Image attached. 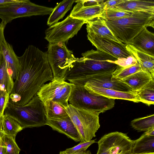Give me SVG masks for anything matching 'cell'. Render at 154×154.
I'll return each instance as SVG.
<instances>
[{"instance_id": "cell-1", "label": "cell", "mask_w": 154, "mask_h": 154, "mask_svg": "<svg viewBox=\"0 0 154 154\" xmlns=\"http://www.w3.org/2000/svg\"><path fill=\"white\" fill-rule=\"evenodd\" d=\"M18 58L20 68L9 94V102L23 106L31 100L45 83L52 81L53 76L47 52L30 45Z\"/></svg>"}, {"instance_id": "cell-2", "label": "cell", "mask_w": 154, "mask_h": 154, "mask_svg": "<svg viewBox=\"0 0 154 154\" xmlns=\"http://www.w3.org/2000/svg\"><path fill=\"white\" fill-rule=\"evenodd\" d=\"M82 55V57L76 58L68 69L64 81L84 86L91 79L112 77L118 66L113 62L117 59L100 51L92 49Z\"/></svg>"}, {"instance_id": "cell-3", "label": "cell", "mask_w": 154, "mask_h": 154, "mask_svg": "<svg viewBox=\"0 0 154 154\" xmlns=\"http://www.w3.org/2000/svg\"><path fill=\"white\" fill-rule=\"evenodd\" d=\"M107 27L122 43L131 44L134 38L148 27L154 28V11H135L131 17L105 20Z\"/></svg>"}, {"instance_id": "cell-4", "label": "cell", "mask_w": 154, "mask_h": 154, "mask_svg": "<svg viewBox=\"0 0 154 154\" xmlns=\"http://www.w3.org/2000/svg\"><path fill=\"white\" fill-rule=\"evenodd\" d=\"M4 115L16 121L23 129L46 125L45 106L37 94L23 106L15 105L9 102Z\"/></svg>"}, {"instance_id": "cell-5", "label": "cell", "mask_w": 154, "mask_h": 154, "mask_svg": "<svg viewBox=\"0 0 154 154\" xmlns=\"http://www.w3.org/2000/svg\"><path fill=\"white\" fill-rule=\"evenodd\" d=\"M66 110L79 133L80 142L90 141L96 137L95 134L100 126V113L69 104Z\"/></svg>"}, {"instance_id": "cell-6", "label": "cell", "mask_w": 154, "mask_h": 154, "mask_svg": "<svg viewBox=\"0 0 154 154\" xmlns=\"http://www.w3.org/2000/svg\"><path fill=\"white\" fill-rule=\"evenodd\" d=\"M68 103L74 106L100 113L112 108L115 103V99L92 94L86 90L84 86L75 84Z\"/></svg>"}, {"instance_id": "cell-7", "label": "cell", "mask_w": 154, "mask_h": 154, "mask_svg": "<svg viewBox=\"0 0 154 154\" xmlns=\"http://www.w3.org/2000/svg\"><path fill=\"white\" fill-rule=\"evenodd\" d=\"M53 9L36 4L29 0H16L0 5V18L6 25L18 18L50 14Z\"/></svg>"}, {"instance_id": "cell-8", "label": "cell", "mask_w": 154, "mask_h": 154, "mask_svg": "<svg viewBox=\"0 0 154 154\" xmlns=\"http://www.w3.org/2000/svg\"><path fill=\"white\" fill-rule=\"evenodd\" d=\"M47 52L48 61L54 80H64L67 71L76 59L65 43H49Z\"/></svg>"}, {"instance_id": "cell-9", "label": "cell", "mask_w": 154, "mask_h": 154, "mask_svg": "<svg viewBox=\"0 0 154 154\" xmlns=\"http://www.w3.org/2000/svg\"><path fill=\"white\" fill-rule=\"evenodd\" d=\"M86 21L68 15L64 20L50 26L45 32V38L49 43H65L76 35Z\"/></svg>"}, {"instance_id": "cell-10", "label": "cell", "mask_w": 154, "mask_h": 154, "mask_svg": "<svg viewBox=\"0 0 154 154\" xmlns=\"http://www.w3.org/2000/svg\"><path fill=\"white\" fill-rule=\"evenodd\" d=\"M97 143L96 154H129L131 153L134 140L126 134L115 131L104 135Z\"/></svg>"}, {"instance_id": "cell-11", "label": "cell", "mask_w": 154, "mask_h": 154, "mask_svg": "<svg viewBox=\"0 0 154 154\" xmlns=\"http://www.w3.org/2000/svg\"><path fill=\"white\" fill-rule=\"evenodd\" d=\"M74 84L64 80L53 79L44 84L36 94L44 104L49 101L57 102L66 108Z\"/></svg>"}, {"instance_id": "cell-12", "label": "cell", "mask_w": 154, "mask_h": 154, "mask_svg": "<svg viewBox=\"0 0 154 154\" xmlns=\"http://www.w3.org/2000/svg\"><path fill=\"white\" fill-rule=\"evenodd\" d=\"M87 32L88 39L97 50L108 54L117 59L127 58L131 55L126 49L127 44L119 43L90 32Z\"/></svg>"}, {"instance_id": "cell-13", "label": "cell", "mask_w": 154, "mask_h": 154, "mask_svg": "<svg viewBox=\"0 0 154 154\" xmlns=\"http://www.w3.org/2000/svg\"><path fill=\"white\" fill-rule=\"evenodd\" d=\"M84 87L90 93L105 97L109 99H119L129 100L134 103L140 102L137 92L132 91L123 92L102 88L85 83Z\"/></svg>"}, {"instance_id": "cell-14", "label": "cell", "mask_w": 154, "mask_h": 154, "mask_svg": "<svg viewBox=\"0 0 154 154\" xmlns=\"http://www.w3.org/2000/svg\"><path fill=\"white\" fill-rule=\"evenodd\" d=\"M46 125L50 126L53 130L64 134L75 142L80 141L79 133L69 116L53 120L46 119Z\"/></svg>"}, {"instance_id": "cell-15", "label": "cell", "mask_w": 154, "mask_h": 154, "mask_svg": "<svg viewBox=\"0 0 154 154\" xmlns=\"http://www.w3.org/2000/svg\"><path fill=\"white\" fill-rule=\"evenodd\" d=\"M2 52L8 71L12 75L14 81L17 77L20 70V63L18 56L15 54L12 46L5 39L2 43Z\"/></svg>"}, {"instance_id": "cell-16", "label": "cell", "mask_w": 154, "mask_h": 154, "mask_svg": "<svg viewBox=\"0 0 154 154\" xmlns=\"http://www.w3.org/2000/svg\"><path fill=\"white\" fill-rule=\"evenodd\" d=\"M103 3L101 4L89 7H82L76 5L70 15L72 18L87 21L99 17L105 11Z\"/></svg>"}, {"instance_id": "cell-17", "label": "cell", "mask_w": 154, "mask_h": 154, "mask_svg": "<svg viewBox=\"0 0 154 154\" xmlns=\"http://www.w3.org/2000/svg\"><path fill=\"white\" fill-rule=\"evenodd\" d=\"M126 48L131 55L140 65L142 70L150 73L154 78V56L141 51L131 44H127Z\"/></svg>"}, {"instance_id": "cell-18", "label": "cell", "mask_w": 154, "mask_h": 154, "mask_svg": "<svg viewBox=\"0 0 154 154\" xmlns=\"http://www.w3.org/2000/svg\"><path fill=\"white\" fill-rule=\"evenodd\" d=\"M130 44L141 51L154 56V34L147 28L136 36Z\"/></svg>"}, {"instance_id": "cell-19", "label": "cell", "mask_w": 154, "mask_h": 154, "mask_svg": "<svg viewBox=\"0 0 154 154\" xmlns=\"http://www.w3.org/2000/svg\"><path fill=\"white\" fill-rule=\"evenodd\" d=\"M86 22L87 32L93 33L119 43H122L112 33L106 26L105 20L101 18L97 17L87 21Z\"/></svg>"}, {"instance_id": "cell-20", "label": "cell", "mask_w": 154, "mask_h": 154, "mask_svg": "<svg viewBox=\"0 0 154 154\" xmlns=\"http://www.w3.org/2000/svg\"><path fill=\"white\" fill-rule=\"evenodd\" d=\"M153 79L150 73L141 70L120 81L137 91Z\"/></svg>"}, {"instance_id": "cell-21", "label": "cell", "mask_w": 154, "mask_h": 154, "mask_svg": "<svg viewBox=\"0 0 154 154\" xmlns=\"http://www.w3.org/2000/svg\"><path fill=\"white\" fill-rule=\"evenodd\" d=\"M111 78H92L88 80L85 83L102 88L121 91L127 92L133 91L128 86L120 81H112Z\"/></svg>"}, {"instance_id": "cell-22", "label": "cell", "mask_w": 154, "mask_h": 154, "mask_svg": "<svg viewBox=\"0 0 154 154\" xmlns=\"http://www.w3.org/2000/svg\"><path fill=\"white\" fill-rule=\"evenodd\" d=\"M114 7L131 12L142 11H154V2L151 0H123Z\"/></svg>"}, {"instance_id": "cell-23", "label": "cell", "mask_w": 154, "mask_h": 154, "mask_svg": "<svg viewBox=\"0 0 154 154\" xmlns=\"http://www.w3.org/2000/svg\"><path fill=\"white\" fill-rule=\"evenodd\" d=\"M14 82L12 75L7 67L1 50L0 52V94L4 92L10 94L13 87Z\"/></svg>"}, {"instance_id": "cell-24", "label": "cell", "mask_w": 154, "mask_h": 154, "mask_svg": "<svg viewBox=\"0 0 154 154\" xmlns=\"http://www.w3.org/2000/svg\"><path fill=\"white\" fill-rule=\"evenodd\" d=\"M131 153L145 154L154 153V136H147L144 133L134 140Z\"/></svg>"}, {"instance_id": "cell-25", "label": "cell", "mask_w": 154, "mask_h": 154, "mask_svg": "<svg viewBox=\"0 0 154 154\" xmlns=\"http://www.w3.org/2000/svg\"><path fill=\"white\" fill-rule=\"evenodd\" d=\"M75 0H64L58 4L54 8L48 19L47 24L50 26L57 23L72 8Z\"/></svg>"}, {"instance_id": "cell-26", "label": "cell", "mask_w": 154, "mask_h": 154, "mask_svg": "<svg viewBox=\"0 0 154 154\" xmlns=\"http://www.w3.org/2000/svg\"><path fill=\"white\" fill-rule=\"evenodd\" d=\"M44 105L47 119H55L69 116L66 108L57 102L49 101Z\"/></svg>"}, {"instance_id": "cell-27", "label": "cell", "mask_w": 154, "mask_h": 154, "mask_svg": "<svg viewBox=\"0 0 154 154\" xmlns=\"http://www.w3.org/2000/svg\"><path fill=\"white\" fill-rule=\"evenodd\" d=\"M23 128L16 121L4 115L2 131L5 135L15 137L17 134Z\"/></svg>"}, {"instance_id": "cell-28", "label": "cell", "mask_w": 154, "mask_h": 154, "mask_svg": "<svg viewBox=\"0 0 154 154\" xmlns=\"http://www.w3.org/2000/svg\"><path fill=\"white\" fill-rule=\"evenodd\" d=\"M140 102L148 106L154 104V79L136 91Z\"/></svg>"}, {"instance_id": "cell-29", "label": "cell", "mask_w": 154, "mask_h": 154, "mask_svg": "<svg viewBox=\"0 0 154 154\" xmlns=\"http://www.w3.org/2000/svg\"><path fill=\"white\" fill-rule=\"evenodd\" d=\"M134 12L126 11L114 7L106 9L99 17L105 20H113L131 17Z\"/></svg>"}, {"instance_id": "cell-30", "label": "cell", "mask_w": 154, "mask_h": 154, "mask_svg": "<svg viewBox=\"0 0 154 154\" xmlns=\"http://www.w3.org/2000/svg\"><path fill=\"white\" fill-rule=\"evenodd\" d=\"M131 125L138 132H145L154 127V115L134 119L131 122Z\"/></svg>"}, {"instance_id": "cell-31", "label": "cell", "mask_w": 154, "mask_h": 154, "mask_svg": "<svg viewBox=\"0 0 154 154\" xmlns=\"http://www.w3.org/2000/svg\"><path fill=\"white\" fill-rule=\"evenodd\" d=\"M141 70V66L138 63L133 66L127 68L118 66L112 73L111 80L112 81H120Z\"/></svg>"}, {"instance_id": "cell-32", "label": "cell", "mask_w": 154, "mask_h": 154, "mask_svg": "<svg viewBox=\"0 0 154 154\" xmlns=\"http://www.w3.org/2000/svg\"><path fill=\"white\" fill-rule=\"evenodd\" d=\"M15 138L5 135V142L7 154H19L20 149L16 143Z\"/></svg>"}, {"instance_id": "cell-33", "label": "cell", "mask_w": 154, "mask_h": 154, "mask_svg": "<svg viewBox=\"0 0 154 154\" xmlns=\"http://www.w3.org/2000/svg\"><path fill=\"white\" fill-rule=\"evenodd\" d=\"M95 140L80 142L78 145L70 148L66 149L65 151L68 154H75L85 151L92 144L96 143Z\"/></svg>"}, {"instance_id": "cell-34", "label": "cell", "mask_w": 154, "mask_h": 154, "mask_svg": "<svg viewBox=\"0 0 154 154\" xmlns=\"http://www.w3.org/2000/svg\"><path fill=\"white\" fill-rule=\"evenodd\" d=\"M113 62L119 66L124 68L131 67L138 63L136 59L131 55L127 58L118 59Z\"/></svg>"}, {"instance_id": "cell-35", "label": "cell", "mask_w": 154, "mask_h": 154, "mask_svg": "<svg viewBox=\"0 0 154 154\" xmlns=\"http://www.w3.org/2000/svg\"><path fill=\"white\" fill-rule=\"evenodd\" d=\"M105 0H75L76 5L82 7H89L97 5L104 3Z\"/></svg>"}, {"instance_id": "cell-36", "label": "cell", "mask_w": 154, "mask_h": 154, "mask_svg": "<svg viewBox=\"0 0 154 154\" xmlns=\"http://www.w3.org/2000/svg\"><path fill=\"white\" fill-rule=\"evenodd\" d=\"M10 94L2 92L0 94V113L4 115V111L9 101Z\"/></svg>"}, {"instance_id": "cell-37", "label": "cell", "mask_w": 154, "mask_h": 154, "mask_svg": "<svg viewBox=\"0 0 154 154\" xmlns=\"http://www.w3.org/2000/svg\"><path fill=\"white\" fill-rule=\"evenodd\" d=\"M123 0H108L106 1L103 4L104 5V9L105 11L106 9L112 8L121 2Z\"/></svg>"}, {"instance_id": "cell-38", "label": "cell", "mask_w": 154, "mask_h": 154, "mask_svg": "<svg viewBox=\"0 0 154 154\" xmlns=\"http://www.w3.org/2000/svg\"><path fill=\"white\" fill-rule=\"evenodd\" d=\"M6 24L2 21L0 23V52L2 50L3 42L5 39L4 31Z\"/></svg>"}, {"instance_id": "cell-39", "label": "cell", "mask_w": 154, "mask_h": 154, "mask_svg": "<svg viewBox=\"0 0 154 154\" xmlns=\"http://www.w3.org/2000/svg\"><path fill=\"white\" fill-rule=\"evenodd\" d=\"M5 135L2 138L0 143V154H7L6 147L5 142Z\"/></svg>"}, {"instance_id": "cell-40", "label": "cell", "mask_w": 154, "mask_h": 154, "mask_svg": "<svg viewBox=\"0 0 154 154\" xmlns=\"http://www.w3.org/2000/svg\"><path fill=\"white\" fill-rule=\"evenodd\" d=\"M146 135L150 136H154V127L152 128L144 133Z\"/></svg>"}, {"instance_id": "cell-41", "label": "cell", "mask_w": 154, "mask_h": 154, "mask_svg": "<svg viewBox=\"0 0 154 154\" xmlns=\"http://www.w3.org/2000/svg\"><path fill=\"white\" fill-rule=\"evenodd\" d=\"M59 154H68L67 153L64 151H61L60 152ZM75 154H91L90 151L89 150L85 151L80 152V153Z\"/></svg>"}, {"instance_id": "cell-42", "label": "cell", "mask_w": 154, "mask_h": 154, "mask_svg": "<svg viewBox=\"0 0 154 154\" xmlns=\"http://www.w3.org/2000/svg\"><path fill=\"white\" fill-rule=\"evenodd\" d=\"M16 0H0V5L15 1Z\"/></svg>"}, {"instance_id": "cell-43", "label": "cell", "mask_w": 154, "mask_h": 154, "mask_svg": "<svg viewBox=\"0 0 154 154\" xmlns=\"http://www.w3.org/2000/svg\"><path fill=\"white\" fill-rule=\"evenodd\" d=\"M4 115L0 113V131L2 130V122L4 118Z\"/></svg>"}, {"instance_id": "cell-44", "label": "cell", "mask_w": 154, "mask_h": 154, "mask_svg": "<svg viewBox=\"0 0 154 154\" xmlns=\"http://www.w3.org/2000/svg\"><path fill=\"white\" fill-rule=\"evenodd\" d=\"M5 135L2 130L0 131V143L3 137Z\"/></svg>"}, {"instance_id": "cell-45", "label": "cell", "mask_w": 154, "mask_h": 154, "mask_svg": "<svg viewBox=\"0 0 154 154\" xmlns=\"http://www.w3.org/2000/svg\"><path fill=\"white\" fill-rule=\"evenodd\" d=\"M129 154H154V153H145V154H135V153H131Z\"/></svg>"}]
</instances>
